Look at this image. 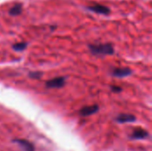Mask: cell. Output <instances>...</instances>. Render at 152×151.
<instances>
[{
	"label": "cell",
	"instance_id": "cell-1",
	"mask_svg": "<svg viewBox=\"0 0 152 151\" xmlns=\"http://www.w3.org/2000/svg\"><path fill=\"white\" fill-rule=\"evenodd\" d=\"M89 50L93 54L97 56L112 55L115 53L113 45L110 43L100 44H90Z\"/></svg>",
	"mask_w": 152,
	"mask_h": 151
},
{
	"label": "cell",
	"instance_id": "cell-9",
	"mask_svg": "<svg viewBox=\"0 0 152 151\" xmlns=\"http://www.w3.org/2000/svg\"><path fill=\"white\" fill-rule=\"evenodd\" d=\"M22 10H23V8H22L21 4H15L9 10V14L12 15V16H17V15H20L22 12Z\"/></svg>",
	"mask_w": 152,
	"mask_h": 151
},
{
	"label": "cell",
	"instance_id": "cell-12",
	"mask_svg": "<svg viewBox=\"0 0 152 151\" xmlns=\"http://www.w3.org/2000/svg\"><path fill=\"white\" fill-rule=\"evenodd\" d=\"M111 91L113 93H120V92L123 91V88L120 87V86H118V85H111Z\"/></svg>",
	"mask_w": 152,
	"mask_h": 151
},
{
	"label": "cell",
	"instance_id": "cell-6",
	"mask_svg": "<svg viewBox=\"0 0 152 151\" xmlns=\"http://www.w3.org/2000/svg\"><path fill=\"white\" fill-rule=\"evenodd\" d=\"M13 142L17 143L22 150L24 151H35V147L34 145L27 141V140H23V139H15L13 140Z\"/></svg>",
	"mask_w": 152,
	"mask_h": 151
},
{
	"label": "cell",
	"instance_id": "cell-2",
	"mask_svg": "<svg viewBox=\"0 0 152 151\" xmlns=\"http://www.w3.org/2000/svg\"><path fill=\"white\" fill-rule=\"evenodd\" d=\"M66 84L65 77H57L53 79L48 80L45 83V86L48 89H60L62 88Z\"/></svg>",
	"mask_w": 152,
	"mask_h": 151
},
{
	"label": "cell",
	"instance_id": "cell-10",
	"mask_svg": "<svg viewBox=\"0 0 152 151\" xmlns=\"http://www.w3.org/2000/svg\"><path fill=\"white\" fill-rule=\"evenodd\" d=\"M27 46H28V43L19 42V43H15L12 44V49L16 52H22L27 48Z\"/></svg>",
	"mask_w": 152,
	"mask_h": 151
},
{
	"label": "cell",
	"instance_id": "cell-3",
	"mask_svg": "<svg viewBox=\"0 0 152 151\" xmlns=\"http://www.w3.org/2000/svg\"><path fill=\"white\" fill-rule=\"evenodd\" d=\"M86 9L93 12H95L98 14H102V15H108L110 13V9L108 6L101 4H94L93 5H89L86 7Z\"/></svg>",
	"mask_w": 152,
	"mask_h": 151
},
{
	"label": "cell",
	"instance_id": "cell-7",
	"mask_svg": "<svg viewBox=\"0 0 152 151\" xmlns=\"http://www.w3.org/2000/svg\"><path fill=\"white\" fill-rule=\"evenodd\" d=\"M116 121L119 124L134 123L136 121V117L132 114H120L116 117Z\"/></svg>",
	"mask_w": 152,
	"mask_h": 151
},
{
	"label": "cell",
	"instance_id": "cell-8",
	"mask_svg": "<svg viewBox=\"0 0 152 151\" xmlns=\"http://www.w3.org/2000/svg\"><path fill=\"white\" fill-rule=\"evenodd\" d=\"M148 137H149V133L142 128H136L131 136V138L134 140H143Z\"/></svg>",
	"mask_w": 152,
	"mask_h": 151
},
{
	"label": "cell",
	"instance_id": "cell-5",
	"mask_svg": "<svg viewBox=\"0 0 152 151\" xmlns=\"http://www.w3.org/2000/svg\"><path fill=\"white\" fill-rule=\"evenodd\" d=\"M98 111H99L98 105H91V106H86L83 109H81L79 111V114L82 117H88V116L97 113Z\"/></svg>",
	"mask_w": 152,
	"mask_h": 151
},
{
	"label": "cell",
	"instance_id": "cell-4",
	"mask_svg": "<svg viewBox=\"0 0 152 151\" xmlns=\"http://www.w3.org/2000/svg\"><path fill=\"white\" fill-rule=\"evenodd\" d=\"M132 72H133L132 69L129 68H115L111 70L112 76L116 77H119V78L129 77L132 74Z\"/></svg>",
	"mask_w": 152,
	"mask_h": 151
},
{
	"label": "cell",
	"instance_id": "cell-11",
	"mask_svg": "<svg viewBox=\"0 0 152 151\" xmlns=\"http://www.w3.org/2000/svg\"><path fill=\"white\" fill-rule=\"evenodd\" d=\"M43 77V72L40 71H32L28 73V77L32 79H40Z\"/></svg>",
	"mask_w": 152,
	"mask_h": 151
}]
</instances>
